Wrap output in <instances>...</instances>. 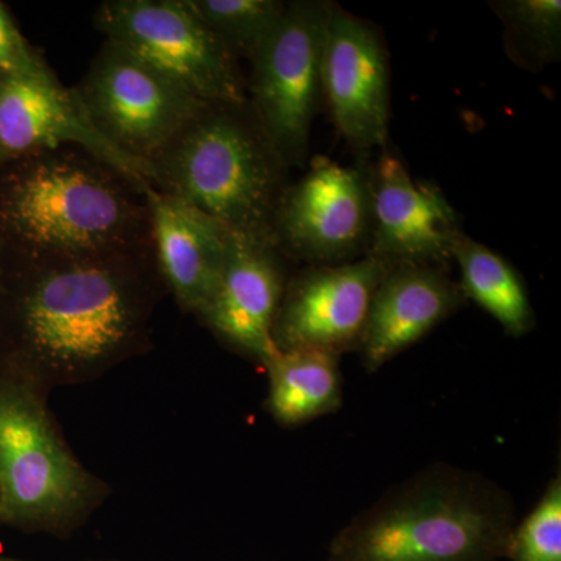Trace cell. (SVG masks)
<instances>
[{
    "instance_id": "1",
    "label": "cell",
    "mask_w": 561,
    "mask_h": 561,
    "mask_svg": "<svg viewBox=\"0 0 561 561\" xmlns=\"http://www.w3.org/2000/svg\"><path fill=\"white\" fill-rule=\"evenodd\" d=\"M0 264V375L39 389L91 378L142 348L164 287L153 247L43 260L2 253Z\"/></svg>"
},
{
    "instance_id": "2",
    "label": "cell",
    "mask_w": 561,
    "mask_h": 561,
    "mask_svg": "<svg viewBox=\"0 0 561 561\" xmlns=\"http://www.w3.org/2000/svg\"><path fill=\"white\" fill-rule=\"evenodd\" d=\"M79 146L0 168V249L10 256H90L150 249L147 190Z\"/></svg>"
},
{
    "instance_id": "3",
    "label": "cell",
    "mask_w": 561,
    "mask_h": 561,
    "mask_svg": "<svg viewBox=\"0 0 561 561\" xmlns=\"http://www.w3.org/2000/svg\"><path fill=\"white\" fill-rule=\"evenodd\" d=\"M511 494L478 471L434 463L383 493L330 546V561H501Z\"/></svg>"
},
{
    "instance_id": "4",
    "label": "cell",
    "mask_w": 561,
    "mask_h": 561,
    "mask_svg": "<svg viewBox=\"0 0 561 561\" xmlns=\"http://www.w3.org/2000/svg\"><path fill=\"white\" fill-rule=\"evenodd\" d=\"M150 186L242 234L273 239L286 162L245 103H206L149 164Z\"/></svg>"
},
{
    "instance_id": "5",
    "label": "cell",
    "mask_w": 561,
    "mask_h": 561,
    "mask_svg": "<svg viewBox=\"0 0 561 561\" xmlns=\"http://www.w3.org/2000/svg\"><path fill=\"white\" fill-rule=\"evenodd\" d=\"M95 485L51 423L39 387L0 375V524L65 530Z\"/></svg>"
},
{
    "instance_id": "6",
    "label": "cell",
    "mask_w": 561,
    "mask_h": 561,
    "mask_svg": "<svg viewBox=\"0 0 561 561\" xmlns=\"http://www.w3.org/2000/svg\"><path fill=\"white\" fill-rule=\"evenodd\" d=\"M72 90L99 135L149 176L150 162L208 103L108 39Z\"/></svg>"
},
{
    "instance_id": "7",
    "label": "cell",
    "mask_w": 561,
    "mask_h": 561,
    "mask_svg": "<svg viewBox=\"0 0 561 561\" xmlns=\"http://www.w3.org/2000/svg\"><path fill=\"white\" fill-rule=\"evenodd\" d=\"M331 3H287L279 24L249 61L247 102L289 169L305 164L323 102L321 65Z\"/></svg>"
},
{
    "instance_id": "8",
    "label": "cell",
    "mask_w": 561,
    "mask_h": 561,
    "mask_svg": "<svg viewBox=\"0 0 561 561\" xmlns=\"http://www.w3.org/2000/svg\"><path fill=\"white\" fill-rule=\"evenodd\" d=\"M105 39L160 70L203 102L245 103L238 58L187 0H106L94 14Z\"/></svg>"
},
{
    "instance_id": "9",
    "label": "cell",
    "mask_w": 561,
    "mask_h": 561,
    "mask_svg": "<svg viewBox=\"0 0 561 561\" xmlns=\"http://www.w3.org/2000/svg\"><path fill=\"white\" fill-rule=\"evenodd\" d=\"M371 228L370 164L345 168L317 157L280 195L273 241L289 261L345 264L367 256Z\"/></svg>"
},
{
    "instance_id": "10",
    "label": "cell",
    "mask_w": 561,
    "mask_h": 561,
    "mask_svg": "<svg viewBox=\"0 0 561 561\" xmlns=\"http://www.w3.org/2000/svg\"><path fill=\"white\" fill-rule=\"evenodd\" d=\"M323 101L332 124L365 162L386 149L390 124V62L379 28L331 3L324 35Z\"/></svg>"
},
{
    "instance_id": "11",
    "label": "cell",
    "mask_w": 561,
    "mask_h": 561,
    "mask_svg": "<svg viewBox=\"0 0 561 561\" xmlns=\"http://www.w3.org/2000/svg\"><path fill=\"white\" fill-rule=\"evenodd\" d=\"M387 264L365 256L345 264L306 265L287 280L272 339L278 351H359L373 294Z\"/></svg>"
},
{
    "instance_id": "12",
    "label": "cell",
    "mask_w": 561,
    "mask_h": 561,
    "mask_svg": "<svg viewBox=\"0 0 561 561\" xmlns=\"http://www.w3.org/2000/svg\"><path fill=\"white\" fill-rule=\"evenodd\" d=\"M371 242L367 256L383 264L448 268L461 234L459 214L443 192L416 183L400 158L383 149L370 165Z\"/></svg>"
},
{
    "instance_id": "13",
    "label": "cell",
    "mask_w": 561,
    "mask_h": 561,
    "mask_svg": "<svg viewBox=\"0 0 561 561\" xmlns=\"http://www.w3.org/2000/svg\"><path fill=\"white\" fill-rule=\"evenodd\" d=\"M287 261L273 239L231 230L219 286L198 317L217 339L262 367L278 351L272 331L290 276Z\"/></svg>"
},
{
    "instance_id": "14",
    "label": "cell",
    "mask_w": 561,
    "mask_h": 561,
    "mask_svg": "<svg viewBox=\"0 0 561 561\" xmlns=\"http://www.w3.org/2000/svg\"><path fill=\"white\" fill-rule=\"evenodd\" d=\"M65 146L83 147L150 186L149 172L99 135L76 92L58 77L0 76V168L27 154Z\"/></svg>"
},
{
    "instance_id": "15",
    "label": "cell",
    "mask_w": 561,
    "mask_h": 561,
    "mask_svg": "<svg viewBox=\"0 0 561 561\" xmlns=\"http://www.w3.org/2000/svg\"><path fill=\"white\" fill-rule=\"evenodd\" d=\"M459 283L440 267L387 264L373 294L359 353L365 370L376 371L411 348L467 305Z\"/></svg>"
},
{
    "instance_id": "16",
    "label": "cell",
    "mask_w": 561,
    "mask_h": 561,
    "mask_svg": "<svg viewBox=\"0 0 561 561\" xmlns=\"http://www.w3.org/2000/svg\"><path fill=\"white\" fill-rule=\"evenodd\" d=\"M146 194L151 243L162 284L183 311L201 317L219 286L231 230L151 186Z\"/></svg>"
},
{
    "instance_id": "17",
    "label": "cell",
    "mask_w": 561,
    "mask_h": 561,
    "mask_svg": "<svg viewBox=\"0 0 561 561\" xmlns=\"http://www.w3.org/2000/svg\"><path fill=\"white\" fill-rule=\"evenodd\" d=\"M339 359L327 351H276L264 365L273 419L290 427L337 412L342 405Z\"/></svg>"
},
{
    "instance_id": "18",
    "label": "cell",
    "mask_w": 561,
    "mask_h": 561,
    "mask_svg": "<svg viewBox=\"0 0 561 561\" xmlns=\"http://www.w3.org/2000/svg\"><path fill=\"white\" fill-rule=\"evenodd\" d=\"M467 300L478 302L512 337L534 331L537 319L519 273L507 260L461 232L453 247Z\"/></svg>"
},
{
    "instance_id": "19",
    "label": "cell",
    "mask_w": 561,
    "mask_h": 561,
    "mask_svg": "<svg viewBox=\"0 0 561 561\" xmlns=\"http://www.w3.org/2000/svg\"><path fill=\"white\" fill-rule=\"evenodd\" d=\"M504 25V50L516 66L538 72L560 60V0H494Z\"/></svg>"
},
{
    "instance_id": "20",
    "label": "cell",
    "mask_w": 561,
    "mask_h": 561,
    "mask_svg": "<svg viewBox=\"0 0 561 561\" xmlns=\"http://www.w3.org/2000/svg\"><path fill=\"white\" fill-rule=\"evenodd\" d=\"M225 47L241 61H250L279 24L283 0H187Z\"/></svg>"
},
{
    "instance_id": "21",
    "label": "cell",
    "mask_w": 561,
    "mask_h": 561,
    "mask_svg": "<svg viewBox=\"0 0 561 561\" xmlns=\"http://www.w3.org/2000/svg\"><path fill=\"white\" fill-rule=\"evenodd\" d=\"M511 561H561V478L546 486L534 511L513 527L507 557Z\"/></svg>"
},
{
    "instance_id": "22",
    "label": "cell",
    "mask_w": 561,
    "mask_h": 561,
    "mask_svg": "<svg viewBox=\"0 0 561 561\" xmlns=\"http://www.w3.org/2000/svg\"><path fill=\"white\" fill-rule=\"evenodd\" d=\"M0 76L57 79L46 58L22 35L7 5L0 2Z\"/></svg>"
},
{
    "instance_id": "23",
    "label": "cell",
    "mask_w": 561,
    "mask_h": 561,
    "mask_svg": "<svg viewBox=\"0 0 561 561\" xmlns=\"http://www.w3.org/2000/svg\"><path fill=\"white\" fill-rule=\"evenodd\" d=\"M0 561H18V560H11V559H0Z\"/></svg>"
},
{
    "instance_id": "24",
    "label": "cell",
    "mask_w": 561,
    "mask_h": 561,
    "mask_svg": "<svg viewBox=\"0 0 561 561\" xmlns=\"http://www.w3.org/2000/svg\"><path fill=\"white\" fill-rule=\"evenodd\" d=\"M0 254H2V249H0ZM0 273H2V264H0Z\"/></svg>"
}]
</instances>
